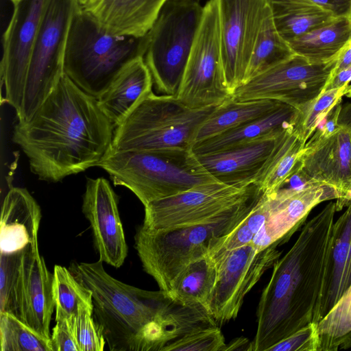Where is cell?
Instances as JSON below:
<instances>
[{"mask_svg":"<svg viewBox=\"0 0 351 351\" xmlns=\"http://www.w3.org/2000/svg\"><path fill=\"white\" fill-rule=\"evenodd\" d=\"M337 58L313 62L295 54L239 86L232 97L239 101L277 100L302 111L324 90Z\"/></svg>","mask_w":351,"mask_h":351,"instance_id":"12","label":"cell"},{"mask_svg":"<svg viewBox=\"0 0 351 351\" xmlns=\"http://www.w3.org/2000/svg\"><path fill=\"white\" fill-rule=\"evenodd\" d=\"M80 8L79 0H45L18 121L28 120L64 74L69 31Z\"/></svg>","mask_w":351,"mask_h":351,"instance_id":"9","label":"cell"},{"mask_svg":"<svg viewBox=\"0 0 351 351\" xmlns=\"http://www.w3.org/2000/svg\"><path fill=\"white\" fill-rule=\"evenodd\" d=\"M23 250L0 256V313L19 319V289Z\"/></svg>","mask_w":351,"mask_h":351,"instance_id":"36","label":"cell"},{"mask_svg":"<svg viewBox=\"0 0 351 351\" xmlns=\"http://www.w3.org/2000/svg\"><path fill=\"white\" fill-rule=\"evenodd\" d=\"M51 341L53 351H80L71 318L56 319Z\"/></svg>","mask_w":351,"mask_h":351,"instance_id":"41","label":"cell"},{"mask_svg":"<svg viewBox=\"0 0 351 351\" xmlns=\"http://www.w3.org/2000/svg\"><path fill=\"white\" fill-rule=\"evenodd\" d=\"M232 97L222 62L217 1L208 0L176 97L186 106L199 109L217 106Z\"/></svg>","mask_w":351,"mask_h":351,"instance_id":"10","label":"cell"},{"mask_svg":"<svg viewBox=\"0 0 351 351\" xmlns=\"http://www.w3.org/2000/svg\"><path fill=\"white\" fill-rule=\"evenodd\" d=\"M276 243L258 249L252 243L224 254L215 265L217 276L208 311L217 323L234 319L246 295L280 257Z\"/></svg>","mask_w":351,"mask_h":351,"instance_id":"13","label":"cell"},{"mask_svg":"<svg viewBox=\"0 0 351 351\" xmlns=\"http://www.w3.org/2000/svg\"><path fill=\"white\" fill-rule=\"evenodd\" d=\"M275 27L287 42L335 19L311 0H267Z\"/></svg>","mask_w":351,"mask_h":351,"instance_id":"26","label":"cell"},{"mask_svg":"<svg viewBox=\"0 0 351 351\" xmlns=\"http://www.w3.org/2000/svg\"></svg>","mask_w":351,"mask_h":351,"instance_id":"49","label":"cell"},{"mask_svg":"<svg viewBox=\"0 0 351 351\" xmlns=\"http://www.w3.org/2000/svg\"><path fill=\"white\" fill-rule=\"evenodd\" d=\"M10 1H11L13 3H16V2H18V1H21V0H10Z\"/></svg>","mask_w":351,"mask_h":351,"instance_id":"48","label":"cell"},{"mask_svg":"<svg viewBox=\"0 0 351 351\" xmlns=\"http://www.w3.org/2000/svg\"><path fill=\"white\" fill-rule=\"evenodd\" d=\"M53 274L39 253L38 242L23 250L19 289V319L51 339L50 323L55 308Z\"/></svg>","mask_w":351,"mask_h":351,"instance_id":"19","label":"cell"},{"mask_svg":"<svg viewBox=\"0 0 351 351\" xmlns=\"http://www.w3.org/2000/svg\"><path fill=\"white\" fill-rule=\"evenodd\" d=\"M244 346H248L250 350V342H249L246 338L240 337L238 338L237 340L234 339V341H232L230 343L227 344L226 351L234 350H246V348H244Z\"/></svg>","mask_w":351,"mask_h":351,"instance_id":"46","label":"cell"},{"mask_svg":"<svg viewBox=\"0 0 351 351\" xmlns=\"http://www.w3.org/2000/svg\"><path fill=\"white\" fill-rule=\"evenodd\" d=\"M53 274L56 319L71 318L77 313L80 306L93 305L91 291L69 269L57 265L54 266Z\"/></svg>","mask_w":351,"mask_h":351,"instance_id":"33","label":"cell"},{"mask_svg":"<svg viewBox=\"0 0 351 351\" xmlns=\"http://www.w3.org/2000/svg\"><path fill=\"white\" fill-rule=\"evenodd\" d=\"M147 36H112L104 31L81 6L68 37L64 73L80 88L97 98L121 70L145 55Z\"/></svg>","mask_w":351,"mask_h":351,"instance_id":"6","label":"cell"},{"mask_svg":"<svg viewBox=\"0 0 351 351\" xmlns=\"http://www.w3.org/2000/svg\"><path fill=\"white\" fill-rule=\"evenodd\" d=\"M217 276V266L207 254L191 263L175 278L169 293L177 302L202 306L208 311Z\"/></svg>","mask_w":351,"mask_h":351,"instance_id":"29","label":"cell"},{"mask_svg":"<svg viewBox=\"0 0 351 351\" xmlns=\"http://www.w3.org/2000/svg\"><path fill=\"white\" fill-rule=\"evenodd\" d=\"M117 206V195L107 180L87 179L82 213L90 223L99 260L115 268L123 265L128 255Z\"/></svg>","mask_w":351,"mask_h":351,"instance_id":"16","label":"cell"},{"mask_svg":"<svg viewBox=\"0 0 351 351\" xmlns=\"http://www.w3.org/2000/svg\"><path fill=\"white\" fill-rule=\"evenodd\" d=\"M351 39V18H337L288 42L295 54L313 62L339 56Z\"/></svg>","mask_w":351,"mask_h":351,"instance_id":"27","label":"cell"},{"mask_svg":"<svg viewBox=\"0 0 351 351\" xmlns=\"http://www.w3.org/2000/svg\"><path fill=\"white\" fill-rule=\"evenodd\" d=\"M1 351H53L45 338L14 315L0 313Z\"/></svg>","mask_w":351,"mask_h":351,"instance_id":"35","label":"cell"},{"mask_svg":"<svg viewBox=\"0 0 351 351\" xmlns=\"http://www.w3.org/2000/svg\"><path fill=\"white\" fill-rule=\"evenodd\" d=\"M286 132L197 157L206 171L219 182L232 185L256 183L266 162Z\"/></svg>","mask_w":351,"mask_h":351,"instance_id":"20","label":"cell"},{"mask_svg":"<svg viewBox=\"0 0 351 351\" xmlns=\"http://www.w3.org/2000/svg\"><path fill=\"white\" fill-rule=\"evenodd\" d=\"M351 65V39L339 53L331 77Z\"/></svg>","mask_w":351,"mask_h":351,"instance_id":"44","label":"cell"},{"mask_svg":"<svg viewBox=\"0 0 351 351\" xmlns=\"http://www.w3.org/2000/svg\"><path fill=\"white\" fill-rule=\"evenodd\" d=\"M341 105V102L336 105L328 115L322 120L313 135L306 141V145L326 138L334 134L341 128L338 123V119Z\"/></svg>","mask_w":351,"mask_h":351,"instance_id":"42","label":"cell"},{"mask_svg":"<svg viewBox=\"0 0 351 351\" xmlns=\"http://www.w3.org/2000/svg\"><path fill=\"white\" fill-rule=\"evenodd\" d=\"M336 212L330 202L303 223L293 245L274 264L258 304L250 351H268L313 322L329 267Z\"/></svg>","mask_w":351,"mask_h":351,"instance_id":"2","label":"cell"},{"mask_svg":"<svg viewBox=\"0 0 351 351\" xmlns=\"http://www.w3.org/2000/svg\"><path fill=\"white\" fill-rule=\"evenodd\" d=\"M269 209V198L264 193L248 215L211 250L208 256L214 263H216L224 254L251 243L266 221Z\"/></svg>","mask_w":351,"mask_h":351,"instance_id":"34","label":"cell"},{"mask_svg":"<svg viewBox=\"0 0 351 351\" xmlns=\"http://www.w3.org/2000/svg\"><path fill=\"white\" fill-rule=\"evenodd\" d=\"M69 269L92 293L93 317L111 351H162L160 322L174 302L169 292L147 291L108 274L103 262Z\"/></svg>","mask_w":351,"mask_h":351,"instance_id":"3","label":"cell"},{"mask_svg":"<svg viewBox=\"0 0 351 351\" xmlns=\"http://www.w3.org/2000/svg\"><path fill=\"white\" fill-rule=\"evenodd\" d=\"M224 336L216 326L197 329L165 347L163 351H226Z\"/></svg>","mask_w":351,"mask_h":351,"instance_id":"39","label":"cell"},{"mask_svg":"<svg viewBox=\"0 0 351 351\" xmlns=\"http://www.w3.org/2000/svg\"><path fill=\"white\" fill-rule=\"evenodd\" d=\"M318 324L313 322L276 343L268 351H319Z\"/></svg>","mask_w":351,"mask_h":351,"instance_id":"40","label":"cell"},{"mask_svg":"<svg viewBox=\"0 0 351 351\" xmlns=\"http://www.w3.org/2000/svg\"><path fill=\"white\" fill-rule=\"evenodd\" d=\"M319 351L351 347V285L333 308L318 323Z\"/></svg>","mask_w":351,"mask_h":351,"instance_id":"32","label":"cell"},{"mask_svg":"<svg viewBox=\"0 0 351 351\" xmlns=\"http://www.w3.org/2000/svg\"><path fill=\"white\" fill-rule=\"evenodd\" d=\"M90 1H91V0H79V2L80 3L81 6H82V5L86 4L87 3H88Z\"/></svg>","mask_w":351,"mask_h":351,"instance_id":"47","label":"cell"},{"mask_svg":"<svg viewBox=\"0 0 351 351\" xmlns=\"http://www.w3.org/2000/svg\"><path fill=\"white\" fill-rule=\"evenodd\" d=\"M293 55L295 53L288 42L278 32L268 6L251 55L243 84Z\"/></svg>","mask_w":351,"mask_h":351,"instance_id":"31","label":"cell"},{"mask_svg":"<svg viewBox=\"0 0 351 351\" xmlns=\"http://www.w3.org/2000/svg\"><path fill=\"white\" fill-rule=\"evenodd\" d=\"M97 167L114 185L130 190L145 206L191 188L219 182L191 149L115 151L111 147Z\"/></svg>","mask_w":351,"mask_h":351,"instance_id":"5","label":"cell"},{"mask_svg":"<svg viewBox=\"0 0 351 351\" xmlns=\"http://www.w3.org/2000/svg\"><path fill=\"white\" fill-rule=\"evenodd\" d=\"M300 110L284 102L270 113L193 144L196 156L226 150L262 138L278 136L296 126Z\"/></svg>","mask_w":351,"mask_h":351,"instance_id":"23","label":"cell"},{"mask_svg":"<svg viewBox=\"0 0 351 351\" xmlns=\"http://www.w3.org/2000/svg\"><path fill=\"white\" fill-rule=\"evenodd\" d=\"M338 123L341 128L351 129V102L341 105Z\"/></svg>","mask_w":351,"mask_h":351,"instance_id":"45","label":"cell"},{"mask_svg":"<svg viewBox=\"0 0 351 351\" xmlns=\"http://www.w3.org/2000/svg\"><path fill=\"white\" fill-rule=\"evenodd\" d=\"M217 106L193 109L174 96L156 95L152 91L115 127L111 148L115 151L191 149L199 128Z\"/></svg>","mask_w":351,"mask_h":351,"instance_id":"7","label":"cell"},{"mask_svg":"<svg viewBox=\"0 0 351 351\" xmlns=\"http://www.w3.org/2000/svg\"><path fill=\"white\" fill-rule=\"evenodd\" d=\"M267 194L270 203L269 216L252 242L260 250L287 241L303 225L315 206L337 198L336 191L326 184L301 191L278 189Z\"/></svg>","mask_w":351,"mask_h":351,"instance_id":"17","label":"cell"},{"mask_svg":"<svg viewBox=\"0 0 351 351\" xmlns=\"http://www.w3.org/2000/svg\"><path fill=\"white\" fill-rule=\"evenodd\" d=\"M41 217L40 206L29 192L12 187L1 206L0 252H15L38 242Z\"/></svg>","mask_w":351,"mask_h":351,"instance_id":"22","label":"cell"},{"mask_svg":"<svg viewBox=\"0 0 351 351\" xmlns=\"http://www.w3.org/2000/svg\"><path fill=\"white\" fill-rule=\"evenodd\" d=\"M263 193L256 182L247 185L221 182L200 184L147 204L142 226L148 230H161L204 223Z\"/></svg>","mask_w":351,"mask_h":351,"instance_id":"11","label":"cell"},{"mask_svg":"<svg viewBox=\"0 0 351 351\" xmlns=\"http://www.w3.org/2000/svg\"><path fill=\"white\" fill-rule=\"evenodd\" d=\"M221 50L232 93L244 82L251 55L267 10V0H217Z\"/></svg>","mask_w":351,"mask_h":351,"instance_id":"14","label":"cell"},{"mask_svg":"<svg viewBox=\"0 0 351 351\" xmlns=\"http://www.w3.org/2000/svg\"><path fill=\"white\" fill-rule=\"evenodd\" d=\"M337 18H351V0H311Z\"/></svg>","mask_w":351,"mask_h":351,"instance_id":"43","label":"cell"},{"mask_svg":"<svg viewBox=\"0 0 351 351\" xmlns=\"http://www.w3.org/2000/svg\"><path fill=\"white\" fill-rule=\"evenodd\" d=\"M281 103L273 99L239 101L232 97L219 105L201 125L194 143L264 117Z\"/></svg>","mask_w":351,"mask_h":351,"instance_id":"28","label":"cell"},{"mask_svg":"<svg viewBox=\"0 0 351 351\" xmlns=\"http://www.w3.org/2000/svg\"><path fill=\"white\" fill-rule=\"evenodd\" d=\"M300 168L314 182L333 188L336 211L346 207L351 192V129L341 128L332 136L306 145Z\"/></svg>","mask_w":351,"mask_h":351,"instance_id":"18","label":"cell"},{"mask_svg":"<svg viewBox=\"0 0 351 351\" xmlns=\"http://www.w3.org/2000/svg\"><path fill=\"white\" fill-rule=\"evenodd\" d=\"M261 196L196 225L161 230L140 226L134 240L143 269L160 289L169 292L175 278L191 263L208 254L248 215Z\"/></svg>","mask_w":351,"mask_h":351,"instance_id":"4","label":"cell"},{"mask_svg":"<svg viewBox=\"0 0 351 351\" xmlns=\"http://www.w3.org/2000/svg\"><path fill=\"white\" fill-rule=\"evenodd\" d=\"M351 285V204L334 222L329 267L319 306L313 319L318 324Z\"/></svg>","mask_w":351,"mask_h":351,"instance_id":"25","label":"cell"},{"mask_svg":"<svg viewBox=\"0 0 351 351\" xmlns=\"http://www.w3.org/2000/svg\"><path fill=\"white\" fill-rule=\"evenodd\" d=\"M93 313V305H82L71 317L80 351H103L106 343Z\"/></svg>","mask_w":351,"mask_h":351,"instance_id":"38","label":"cell"},{"mask_svg":"<svg viewBox=\"0 0 351 351\" xmlns=\"http://www.w3.org/2000/svg\"><path fill=\"white\" fill-rule=\"evenodd\" d=\"M167 0H91L82 6L106 32L141 38L153 27Z\"/></svg>","mask_w":351,"mask_h":351,"instance_id":"21","label":"cell"},{"mask_svg":"<svg viewBox=\"0 0 351 351\" xmlns=\"http://www.w3.org/2000/svg\"><path fill=\"white\" fill-rule=\"evenodd\" d=\"M45 0H21L3 36L1 77L5 99L18 114Z\"/></svg>","mask_w":351,"mask_h":351,"instance_id":"15","label":"cell"},{"mask_svg":"<svg viewBox=\"0 0 351 351\" xmlns=\"http://www.w3.org/2000/svg\"><path fill=\"white\" fill-rule=\"evenodd\" d=\"M153 84L143 56H138L127 64L97 98L98 105L116 127L143 96L152 91Z\"/></svg>","mask_w":351,"mask_h":351,"instance_id":"24","label":"cell"},{"mask_svg":"<svg viewBox=\"0 0 351 351\" xmlns=\"http://www.w3.org/2000/svg\"><path fill=\"white\" fill-rule=\"evenodd\" d=\"M203 10L198 0H167L146 35L143 58L165 95H178Z\"/></svg>","mask_w":351,"mask_h":351,"instance_id":"8","label":"cell"},{"mask_svg":"<svg viewBox=\"0 0 351 351\" xmlns=\"http://www.w3.org/2000/svg\"><path fill=\"white\" fill-rule=\"evenodd\" d=\"M343 96L351 97V85L324 90L303 110L296 128L308 141L313 135L316 128L330 110L341 103Z\"/></svg>","mask_w":351,"mask_h":351,"instance_id":"37","label":"cell"},{"mask_svg":"<svg viewBox=\"0 0 351 351\" xmlns=\"http://www.w3.org/2000/svg\"><path fill=\"white\" fill-rule=\"evenodd\" d=\"M306 141L296 126L282 135L256 181L264 193L275 192L294 171Z\"/></svg>","mask_w":351,"mask_h":351,"instance_id":"30","label":"cell"},{"mask_svg":"<svg viewBox=\"0 0 351 351\" xmlns=\"http://www.w3.org/2000/svg\"><path fill=\"white\" fill-rule=\"evenodd\" d=\"M115 125L96 97L65 73L26 121H19L12 134L39 180L57 182L97 167L110 149Z\"/></svg>","mask_w":351,"mask_h":351,"instance_id":"1","label":"cell"}]
</instances>
